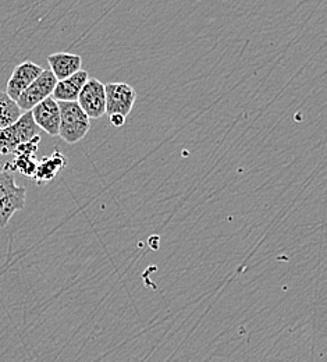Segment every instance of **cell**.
<instances>
[{
  "label": "cell",
  "mask_w": 327,
  "mask_h": 362,
  "mask_svg": "<svg viewBox=\"0 0 327 362\" xmlns=\"http://www.w3.org/2000/svg\"><path fill=\"white\" fill-rule=\"evenodd\" d=\"M60 129L59 136L67 144H77L88 134L91 119L77 102H59Z\"/></svg>",
  "instance_id": "6da1fadb"
},
{
  "label": "cell",
  "mask_w": 327,
  "mask_h": 362,
  "mask_svg": "<svg viewBox=\"0 0 327 362\" xmlns=\"http://www.w3.org/2000/svg\"><path fill=\"white\" fill-rule=\"evenodd\" d=\"M27 189L16 184L10 170H0V228L8 225L13 215L25 206Z\"/></svg>",
  "instance_id": "7a4b0ae2"
},
{
  "label": "cell",
  "mask_w": 327,
  "mask_h": 362,
  "mask_svg": "<svg viewBox=\"0 0 327 362\" xmlns=\"http://www.w3.org/2000/svg\"><path fill=\"white\" fill-rule=\"evenodd\" d=\"M38 132L31 112H24L16 123L0 129V155L14 153L20 145L40 136Z\"/></svg>",
  "instance_id": "3957f363"
},
{
  "label": "cell",
  "mask_w": 327,
  "mask_h": 362,
  "mask_svg": "<svg viewBox=\"0 0 327 362\" xmlns=\"http://www.w3.org/2000/svg\"><path fill=\"white\" fill-rule=\"evenodd\" d=\"M106 95V113L121 115L127 117L137 100V90L126 83H109L105 84Z\"/></svg>",
  "instance_id": "277c9868"
},
{
  "label": "cell",
  "mask_w": 327,
  "mask_h": 362,
  "mask_svg": "<svg viewBox=\"0 0 327 362\" xmlns=\"http://www.w3.org/2000/svg\"><path fill=\"white\" fill-rule=\"evenodd\" d=\"M56 84L57 80L53 76V73L50 70H44L41 76L27 90H23L18 99L16 100L21 112L24 113L32 110L38 103L52 96Z\"/></svg>",
  "instance_id": "5b68a950"
},
{
  "label": "cell",
  "mask_w": 327,
  "mask_h": 362,
  "mask_svg": "<svg viewBox=\"0 0 327 362\" xmlns=\"http://www.w3.org/2000/svg\"><path fill=\"white\" fill-rule=\"evenodd\" d=\"M77 103L90 119H100L106 113L105 84L96 78H90L80 92Z\"/></svg>",
  "instance_id": "8992f818"
},
{
  "label": "cell",
  "mask_w": 327,
  "mask_h": 362,
  "mask_svg": "<svg viewBox=\"0 0 327 362\" xmlns=\"http://www.w3.org/2000/svg\"><path fill=\"white\" fill-rule=\"evenodd\" d=\"M42 71H44V69L40 64L30 62V60L23 62L13 70L11 77L7 81L6 93L13 100H17L18 96L21 95V92L27 90L41 76Z\"/></svg>",
  "instance_id": "52a82bcc"
},
{
  "label": "cell",
  "mask_w": 327,
  "mask_h": 362,
  "mask_svg": "<svg viewBox=\"0 0 327 362\" xmlns=\"http://www.w3.org/2000/svg\"><path fill=\"white\" fill-rule=\"evenodd\" d=\"M30 112L40 130H44L49 136H59V129H60L59 102H56L52 96H49Z\"/></svg>",
  "instance_id": "ba28073f"
},
{
  "label": "cell",
  "mask_w": 327,
  "mask_h": 362,
  "mask_svg": "<svg viewBox=\"0 0 327 362\" xmlns=\"http://www.w3.org/2000/svg\"><path fill=\"white\" fill-rule=\"evenodd\" d=\"M40 142H41V136H37L31 141L20 145L14 152L16 159L13 160V165H7L6 169L11 168V170H18L24 176L32 177L37 170V165H38L34 155L38 151Z\"/></svg>",
  "instance_id": "9c48e42d"
},
{
  "label": "cell",
  "mask_w": 327,
  "mask_h": 362,
  "mask_svg": "<svg viewBox=\"0 0 327 362\" xmlns=\"http://www.w3.org/2000/svg\"><path fill=\"white\" fill-rule=\"evenodd\" d=\"M90 80V74L85 70H80L69 78L57 81L52 98L56 102H77L83 87Z\"/></svg>",
  "instance_id": "30bf717a"
},
{
  "label": "cell",
  "mask_w": 327,
  "mask_h": 362,
  "mask_svg": "<svg viewBox=\"0 0 327 362\" xmlns=\"http://www.w3.org/2000/svg\"><path fill=\"white\" fill-rule=\"evenodd\" d=\"M47 63H49L50 71L53 73L56 80L61 81L81 70L83 59H81V56L74 54V53L59 52V53L50 54L47 57Z\"/></svg>",
  "instance_id": "8fae6325"
},
{
  "label": "cell",
  "mask_w": 327,
  "mask_h": 362,
  "mask_svg": "<svg viewBox=\"0 0 327 362\" xmlns=\"http://www.w3.org/2000/svg\"><path fill=\"white\" fill-rule=\"evenodd\" d=\"M67 165V159L64 155H61L57 149L50 155L44 158L38 165H37V170L34 173V179L38 184H44L47 181L53 180L56 177V175L63 170Z\"/></svg>",
  "instance_id": "7c38bea8"
},
{
  "label": "cell",
  "mask_w": 327,
  "mask_h": 362,
  "mask_svg": "<svg viewBox=\"0 0 327 362\" xmlns=\"http://www.w3.org/2000/svg\"><path fill=\"white\" fill-rule=\"evenodd\" d=\"M23 112L17 102L13 100L4 90H0V129L8 127L21 117Z\"/></svg>",
  "instance_id": "4fadbf2b"
},
{
  "label": "cell",
  "mask_w": 327,
  "mask_h": 362,
  "mask_svg": "<svg viewBox=\"0 0 327 362\" xmlns=\"http://www.w3.org/2000/svg\"><path fill=\"white\" fill-rule=\"evenodd\" d=\"M126 120H127V117H124V116H121V115H112V116H110V123H112V126H114L116 129L123 127V126L126 124Z\"/></svg>",
  "instance_id": "5bb4252c"
},
{
  "label": "cell",
  "mask_w": 327,
  "mask_h": 362,
  "mask_svg": "<svg viewBox=\"0 0 327 362\" xmlns=\"http://www.w3.org/2000/svg\"><path fill=\"white\" fill-rule=\"evenodd\" d=\"M0 170H3V168H1V166H0Z\"/></svg>",
  "instance_id": "9a60e30c"
}]
</instances>
